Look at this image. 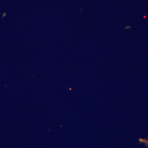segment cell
Instances as JSON below:
<instances>
[{"mask_svg": "<svg viewBox=\"0 0 148 148\" xmlns=\"http://www.w3.org/2000/svg\"><path fill=\"white\" fill-rule=\"evenodd\" d=\"M140 143H143L146 147L148 148V140L146 139H143V138H140L139 140Z\"/></svg>", "mask_w": 148, "mask_h": 148, "instance_id": "obj_1", "label": "cell"}]
</instances>
